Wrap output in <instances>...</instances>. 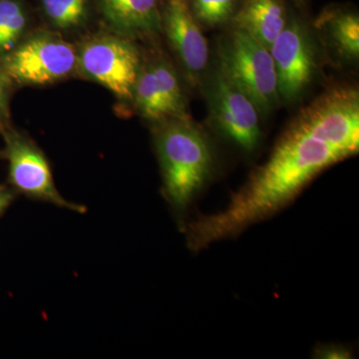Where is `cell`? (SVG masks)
Segmentation results:
<instances>
[{
  "label": "cell",
  "instance_id": "cell-1",
  "mask_svg": "<svg viewBox=\"0 0 359 359\" xmlns=\"http://www.w3.org/2000/svg\"><path fill=\"white\" fill-rule=\"evenodd\" d=\"M359 143L318 100L304 108L221 212L184 224L193 252L238 236L290 204L316 176L358 154Z\"/></svg>",
  "mask_w": 359,
  "mask_h": 359
},
{
  "label": "cell",
  "instance_id": "cell-2",
  "mask_svg": "<svg viewBox=\"0 0 359 359\" xmlns=\"http://www.w3.org/2000/svg\"><path fill=\"white\" fill-rule=\"evenodd\" d=\"M155 147L164 195L179 218L214 173V148L208 135L190 117L158 122Z\"/></svg>",
  "mask_w": 359,
  "mask_h": 359
},
{
  "label": "cell",
  "instance_id": "cell-3",
  "mask_svg": "<svg viewBox=\"0 0 359 359\" xmlns=\"http://www.w3.org/2000/svg\"><path fill=\"white\" fill-rule=\"evenodd\" d=\"M219 70L268 115L280 103L275 63L268 47L233 27L219 43Z\"/></svg>",
  "mask_w": 359,
  "mask_h": 359
},
{
  "label": "cell",
  "instance_id": "cell-4",
  "mask_svg": "<svg viewBox=\"0 0 359 359\" xmlns=\"http://www.w3.org/2000/svg\"><path fill=\"white\" fill-rule=\"evenodd\" d=\"M204 82L208 117L215 133L241 152H255L263 139L262 114L256 104L218 66L207 71Z\"/></svg>",
  "mask_w": 359,
  "mask_h": 359
},
{
  "label": "cell",
  "instance_id": "cell-5",
  "mask_svg": "<svg viewBox=\"0 0 359 359\" xmlns=\"http://www.w3.org/2000/svg\"><path fill=\"white\" fill-rule=\"evenodd\" d=\"M85 74L123 100L133 99L140 72V56L128 40L117 36H97L86 42L77 56Z\"/></svg>",
  "mask_w": 359,
  "mask_h": 359
},
{
  "label": "cell",
  "instance_id": "cell-6",
  "mask_svg": "<svg viewBox=\"0 0 359 359\" xmlns=\"http://www.w3.org/2000/svg\"><path fill=\"white\" fill-rule=\"evenodd\" d=\"M269 51L275 63L280 102L299 100L313 83L318 69L316 47L306 26L301 21L287 20Z\"/></svg>",
  "mask_w": 359,
  "mask_h": 359
},
{
  "label": "cell",
  "instance_id": "cell-7",
  "mask_svg": "<svg viewBox=\"0 0 359 359\" xmlns=\"http://www.w3.org/2000/svg\"><path fill=\"white\" fill-rule=\"evenodd\" d=\"M74 47L54 35H35L7 53L4 72L23 84L52 83L67 76L75 67Z\"/></svg>",
  "mask_w": 359,
  "mask_h": 359
},
{
  "label": "cell",
  "instance_id": "cell-8",
  "mask_svg": "<svg viewBox=\"0 0 359 359\" xmlns=\"http://www.w3.org/2000/svg\"><path fill=\"white\" fill-rule=\"evenodd\" d=\"M4 135L6 143L4 155L8 161L9 181L16 190L32 199L71 211H86L83 205L68 202L59 194L46 158L32 140L9 128Z\"/></svg>",
  "mask_w": 359,
  "mask_h": 359
},
{
  "label": "cell",
  "instance_id": "cell-9",
  "mask_svg": "<svg viewBox=\"0 0 359 359\" xmlns=\"http://www.w3.org/2000/svg\"><path fill=\"white\" fill-rule=\"evenodd\" d=\"M161 26L184 69L199 81L207 73L209 47L188 0H168Z\"/></svg>",
  "mask_w": 359,
  "mask_h": 359
},
{
  "label": "cell",
  "instance_id": "cell-10",
  "mask_svg": "<svg viewBox=\"0 0 359 359\" xmlns=\"http://www.w3.org/2000/svg\"><path fill=\"white\" fill-rule=\"evenodd\" d=\"M231 21L233 27L249 33L269 49L287 25V18L280 0H245Z\"/></svg>",
  "mask_w": 359,
  "mask_h": 359
},
{
  "label": "cell",
  "instance_id": "cell-11",
  "mask_svg": "<svg viewBox=\"0 0 359 359\" xmlns=\"http://www.w3.org/2000/svg\"><path fill=\"white\" fill-rule=\"evenodd\" d=\"M106 20L124 34L150 35L159 32L157 0H101Z\"/></svg>",
  "mask_w": 359,
  "mask_h": 359
},
{
  "label": "cell",
  "instance_id": "cell-12",
  "mask_svg": "<svg viewBox=\"0 0 359 359\" xmlns=\"http://www.w3.org/2000/svg\"><path fill=\"white\" fill-rule=\"evenodd\" d=\"M318 27L325 28L328 39L337 54L346 61L358 60L359 18L355 13L330 14L321 18Z\"/></svg>",
  "mask_w": 359,
  "mask_h": 359
},
{
  "label": "cell",
  "instance_id": "cell-13",
  "mask_svg": "<svg viewBox=\"0 0 359 359\" xmlns=\"http://www.w3.org/2000/svg\"><path fill=\"white\" fill-rule=\"evenodd\" d=\"M26 16L14 0H0V54L9 53L25 32Z\"/></svg>",
  "mask_w": 359,
  "mask_h": 359
},
{
  "label": "cell",
  "instance_id": "cell-14",
  "mask_svg": "<svg viewBox=\"0 0 359 359\" xmlns=\"http://www.w3.org/2000/svg\"><path fill=\"white\" fill-rule=\"evenodd\" d=\"M237 0H192L196 20L202 27H221L230 22L236 13Z\"/></svg>",
  "mask_w": 359,
  "mask_h": 359
},
{
  "label": "cell",
  "instance_id": "cell-15",
  "mask_svg": "<svg viewBox=\"0 0 359 359\" xmlns=\"http://www.w3.org/2000/svg\"><path fill=\"white\" fill-rule=\"evenodd\" d=\"M87 0H43L45 13L57 27L67 29L84 20Z\"/></svg>",
  "mask_w": 359,
  "mask_h": 359
},
{
  "label": "cell",
  "instance_id": "cell-16",
  "mask_svg": "<svg viewBox=\"0 0 359 359\" xmlns=\"http://www.w3.org/2000/svg\"><path fill=\"white\" fill-rule=\"evenodd\" d=\"M9 77L0 71V131L4 133L8 127Z\"/></svg>",
  "mask_w": 359,
  "mask_h": 359
},
{
  "label": "cell",
  "instance_id": "cell-17",
  "mask_svg": "<svg viewBox=\"0 0 359 359\" xmlns=\"http://www.w3.org/2000/svg\"><path fill=\"white\" fill-rule=\"evenodd\" d=\"M314 358L325 359H344L351 358V353L348 349L339 346H323L316 347L314 351Z\"/></svg>",
  "mask_w": 359,
  "mask_h": 359
},
{
  "label": "cell",
  "instance_id": "cell-18",
  "mask_svg": "<svg viewBox=\"0 0 359 359\" xmlns=\"http://www.w3.org/2000/svg\"><path fill=\"white\" fill-rule=\"evenodd\" d=\"M14 199V194L6 187H0V215L6 211V208Z\"/></svg>",
  "mask_w": 359,
  "mask_h": 359
}]
</instances>
